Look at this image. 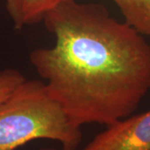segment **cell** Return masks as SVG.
<instances>
[{
  "label": "cell",
  "instance_id": "cell-1",
  "mask_svg": "<svg viewBox=\"0 0 150 150\" xmlns=\"http://www.w3.org/2000/svg\"><path fill=\"white\" fill-rule=\"evenodd\" d=\"M54 45L29 60L74 123L109 126L129 117L150 91V45L102 4L63 2L44 17Z\"/></svg>",
  "mask_w": 150,
  "mask_h": 150
},
{
  "label": "cell",
  "instance_id": "cell-2",
  "mask_svg": "<svg viewBox=\"0 0 150 150\" xmlns=\"http://www.w3.org/2000/svg\"><path fill=\"white\" fill-rule=\"evenodd\" d=\"M82 138L80 126L70 119L43 81L25 79L0 106V150H15L36 139L54 140L75 150Z\"/></svg>",
  "mask_w": 150,
  "mask_h": 150
},
{
  "label": "cell",
  "instance_id": "cell-3",
  "mask_svg": "<svg viewBox=\"0 0 150 150\" xmlns=\"http://www.w3.org/2000/svg\"><path fill=\"white\" fill-rule=\"evenodd\" d=\"M82 150H150V110L108 126Z\"/></svg>",
  "mask_w": 150,
  "mask_h": 150
},
{
  "label": "cell",
  "instance_id": "cell-4",
  "mask_svg": "<svg viewBox=\"0 0 150 150\" xmlns=\"http://www.w3.org/2000/svg\"><path fill=\"white\" fill-rule=\"evenodd\" d=\"M6 10L16 29L43 21L49 11L68 0H4Z\"/></svg>",
  "mask_w": 150,
  "mask_h": 150
},
{
  "label": "cell",
  "instance_id": "cell-5",
  "mask_svg": "<svg viewBox=\"0 0 150 150\" xmlns=\"http://www.w3.org/2000/svg\"><path fill=\"white\" fill-rule=\"evenodd\" d=\"M124 21L144 36H150V0H111Z\"/></svg>",
  "mask_w": 150,
  "mask_h": 150
},
{
  "label": "cell",
  "instance_id": "cell-6",
  "mask_svg": "<svg viewBox=\"0 0 150 150\" xmlns=\"http://www.w3.org/2000/svg\"><path fill=\"white\" fill-rule=\"evenodd\" d=\"M25 79L26 78L18 69H4L0 70V106Z\"/></svg>",
  "mask_w": 150,
  "mask_h": 150
},
{
  "label": "cell",
  "instance_id": "cell-7",
  "mask_svg": "<svg viewBox=\"0 0 150 150\" xmlns=\"http://www.w3.org/2000/svg\"><path fill=\"white\" fill-rule=\"evenodd\" d=\"M38 150H69V149H66L64 148H63L62 147V149H52V148H48V149H38Z\"/></svg>",
  "mask_w": 150,
  "mask_h": 150
}]
</instances>
